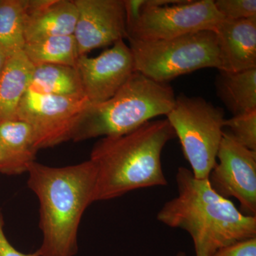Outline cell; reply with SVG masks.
I'll return each mask as SVG.
<instances>
[{"label":"cell","mask_w":256,"mask_h":256,"mask_svg":"<svg viewBox=\"0 0 256 256\" xmlns=\"http://www.w3.org/2000/svg\"><path fill=\"white\" fill-rule=\"evenodd\" d=\"M178 196L166 202L156 220L190 234L196 256H212L222 248L256 237V216L244 214L233 202L216 193L208 178L200 180L180 166Z\"/></svg>","instance_id":"6da1fadb"},{"label":"cell","mask_w":256,"mask_h":256,"mask_svg":"<svg viewBox=\"0 0 256 256\" xmlns=\"http://www.w3.org/2000/svg\"><path fill=\"white\" fill-rule=\"evenodd\" d=\"M28 188L40 202L43 240L40 256H74L78 252V227L84 212L94 203L97 168L89 160L54 168L32 163Z\"/></svg>","instance_id":"7a4b0ae2"},{"label":"cell","mask_w":256,"mask_h":256,"mask_svg":"<svg viewBox=\"0 0 256 256\" xmlns=\"http://www.w3.org/2000/svg\"><path fill=\"white\" fill-rule=\"evenodd\" d=\"M176 137L168 119L150 120L122 136L101 138L90 160L97 168L94 201H106L139 188L164 186L161 156Z\"/></svg>","instance_id":"3957f363"},{"label":"cell","mask_w":256,"mask_h":256,"mask_svg":"<svg viewBox=\"0 0 256 256\" xmlns=\"http://www.w3.org/2000/svg\"><path fill=\"white\" fill-rule=\"evenodd\" d=\"M176 96L161 84L136 72L108 100L89 104L74 130L72 140L122 136L158 116L169 114Z\"/></svg>","instance_id":"277c9868"},{"label":"cell","mask_w":256,"mask_h":256,"mask_svg":"<svg viewBox=\"0 0 256 256\" xmlns=\"http://www.w3.org/2000/svg\"><path fill=\"white\" fill-rule=\"evenodd\" d=\"M134 70L148 78L168 84L178 76L200 69L220 68L216 36L201 31L169 40H128Z\"/></svg>","instance_id":"5b68a950"},{"label":"cell","mask_w":256,"mask_h":256,"mask_svg":"<svg viewBox=\"0 0 256 256\" xmlns=\"http://www.w3.org/2000/svg\"><path fill=\"white\" fill-rule=\"evenodd\" d=\"M194 176L208 178L216 164L224 130V111L200 97L176 96L174 107L166 114Z\"/></svg>","instance_id":"8992f818"},{"label":"cell","mask_w":256,"mask_h":256,"mask_svg":"<svg viewBox=\"0 0 256 256\" xmlns=\"http://www.w3.org/2000/svg\"><path fill=\"white\" fill-rule=\"evenodd\" d=\"M224 20L213 0H183L178 4L152 6L142 0L139 18L128 31V38L156 41L201 31L215 32Z\"/></svg>","instance_id":"52a82bcc"},{"label":"cell","mask_w":256,"mask_h":256,"mask_svg":"<svg viewBox=\"0 0 256 256\" xmlns=\"http://www.w3.org/2000/svg\"><path fill=\"white\" fill-rule=\"evenodd\" d=\"M90 102L85 96L69 97L26 92L16 119L31 127L40 150L72 140L80 116Z\"/></svg>","instance_id":"ba28073f"},{"label":"cell","mask_w":256,"mask_h":256,"mask_svg":"<svg viewBox=\"0 0 256 256\" xmlns=\"http://www.w3.org/2000/svg\"><path fill=\"white\" fill-rule=\"evenodd\" d=\"M216 158L208 176L210 186L224 198H236L244 214L256 216V152L224 130Z\"/></svg>","instance_id":"9c48e42d"},{"label":"cell","mask_w":256,"mask_h":256,"mask_svg":"<svg viewBox=\"0 0 256 256\" xmlns=\"http://www.w3.org/2000/svg\"><path fill=\"white\" fill-rule=\"evenodd\" d=\"M76 68L84 96L92 104L110 99L136 72L132 52L124 40L94 58L82 56Z\"/></svg>","instance_id":"30bf717a"},{"label":"cell","mask_w":256,"mask_h":256,"mask_svg":"<svg viewBox=\"0 0 256 256\" xmlns=\"http://www.w3.org/2000/svg\"><path fill=\"white\" fill-rule=\"evenodd\" d=\"M77 11L74 36L78 56L128 38L124 0H74Z\"/></svg>","instance_id":"8fae6325"},{"label":"cell","mask_w":256,"mask_h":256,"mask_svg":"<svg viewBox=\"0 0 256 256\" xmlns=\"http://www.w3.org/2000/svg\"><path fill=\"white\" fill-rule=\"evenodd\" d=\"M214 32L220 72H239L256 68V18L223 20Z\"/></svg>","instance_id":"7c38bea8"},{"label":"cell","mask_w":256,"mask_h":256,"mask_svg":"<svg viewBox=\"0 0 256 256\" xmlns=\"http://www.w3.org/2000/svg\"><path fill=\"white\" fill-rule=\"evenodd\" d=\"M78 11L74 0H26L24 38L30 43L74 35Z\"/></svg>","instance_id":"4fadbf2b"},{"label":"cell","mask_w":256,"mask_h":256,"mask_svg":"<svg viewBox=\"0 0 256 256\" xmlns=\"http://www.w3.org/2000/svg\"><path fill=\"white\" fill-rule=\"evenodd\" d=\"M31 127L20 120L0 124V173H28L36 162L37 152Z\"/></svg>","instance_id":"5bb4252c"},{"label":"cell","mask_w":256,"mask_h":256,"mask_svg":"<svg viewBox=\"0 0 256 256\" xmlns=\"http://www.w3.org/2000/svg\"><path fill=\"white\" fill-rule=\"evenodd\" d=\"M34 67L23 50L6 58L0 74V124L18 120V107L28 92Z\"/></svg>","instance_id":"9a60e30c"},{"label":"cell","mask_w":256,"mask_h":256,"mask_svg":"<svg viewBox=\"0 0 256 256\" xmlns=\"http://www.w3.org/2000/svg\"><path fill=\"white\" fill-rule=\"evenodd\" d=\"M216 88L218 98L234 116L256 110V68L220 72Z\"/></svg>","instance_id":"2e32d148"},{"label":"cell","mask_w":256,"mask_h":256,"mask_svg":"<svg viewBox=\"0 0 256 256\" xmlns=\"http://www.w3.org/2000/svg\"><path fill=\"white\" fill-rule=\"evenodd\" d=\"M28 92L43 95L85 96L78 70L68 66H34Z\"/></svg>","instance_id":"e0dca14e"},{"label":"cell","mask_w":256,"mask_h":256,"mask_svg":"<svg viewBox=\"0 0 256 256\" xmlns=\"http://www.w3.org/2000/svg\"><path fill=\"white\" fill-rule=\"evenodd\" d=\"M23 52L34 66L54 64L75 67L79 58L74 35L26 43Z\"/></svg>","instance_id":"ac0fdd59"},{"label":"cell","mask_w":256,"mask_h":256,"mask_svg":"<svg viewBox=\"0 0 256 256\" xmlns=\"http://www.w3.org/2000/svg\"><path fill=\"white\" fill-rule=\"evenodd\" d=\"M26 0H0V50L6 56L22 52Z\"/></svg>","instance_id":"d6986e66"},{"label":"cell","mask_w":256,"mask_h":256,"mask_svg":"<svg viewBox=\"0 0 256 256\" xmlns=\"http://www.w3.org/2000/svg\"><path fill=\"white\" fill-rule=\"evenodd\" d=\"M225 128L239 144L256 152V110L226 119Z\"/></svg>","instance_id":"ffe728a7"},{"label":"cell","mask_w":256,"mask_h":256,"mask_svg":"<svg viewBox=\"0 0 256 256\" xmlns=\"http://www.w3.org/2000/svg\"><path fill=\"white\" fill-rule=\"evenodd\" d=\"M216 9L224 20H240L256 18V0H216Z\"/></svg>","instance_id":"44dd1931"},{"label":"cell","mask_w":256,"mask_h":256,"mask_svg":"<svg viewBox=\"0 0 256 256\" xmlns=\"http://www.w3.org/2000/svg\"><path fill=\"white\" fill-rule=\"evenodd\" d=\"M212 256H256V237L222 248Z\"/></svg>","instance_id":"7402d4cb"},{"label":"cell","mask_w":256,"mask_h":256,"mask_svg":"<svg viewBox=\"0 0 256 256\" xmlns=\"http://www.w3.org/2000/svg\"><path fill=\"white\" fill-rule=\"evenodd\" d=\"M4 226V218L0 210V256H40L37 250L32 254H23L13 247L5 236Z\"/></svg>","instance_id":"603a6c76"},{"label":"cell","mask_w":256,"mask_h":256,"mask_svg":"<svg viewBox=\"0 0 256 256\" xmlns=\"http://www.w3.org/2000/svg\"><path fill=\"white\" fill-rule=\"evenodd\" d=\"M6 54L0 50V74H1L3 66H4L5 62H6Z\"/></svg>","instance_id":"cb8c5ba5"},{"label":"cell","mask_w":256,"mask_h":256,"mask_svg":"<svg viewBox=\"0 0 256 256\" xmlns=\"http://www.w3.org/2000/svg\"><path fill=\"white\" fill-rule=\"evenodd\" d=\"M186 256V254H185V252H178V256Z\"/></svg>","instance_id":"d4e9b609"}]
</instances>
